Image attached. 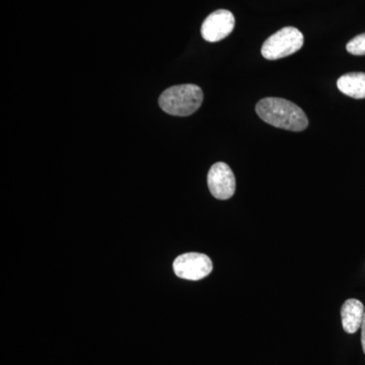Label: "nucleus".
Masks as SVG:
<instances>
[{
    "label": "nucleus",
    "instance_id": "1",
    "mask_svg": "<svg viewBox=\"0 0 365 365\" xmlns=\"http://www.w3.org/2000/svg\"><path fill=\"white\" fill-rule=\"evenodd\" d=\"M256 112L266 123L284 130L300 132L309 126L306 113L285 98H263L257 104Z\"/></svg>",
    "mask_w": 365,
    "mask_h": 365
},
{
    "label": "nucleus",
    "instance_id": "2",
    "mask_svg": "<svg viewBox=\"0 0 365 365\" xmlns=\"http://www.w3.org/2000/svg\"><path fill=\"white\" fill-rule=\"evenodd\" d=\"M203 102V91L195 85L172 86L160 95L158 104L173 116L186 117L195 113Z\"/></svg>",
    "mask_w": 365,
    "mask_h": 365
},
{
    "label": "nucleus",
    "instance_id": "3",
    "mask_svg": "<svg viewBox=\"0 0 365 365\" xmlns=\"http://www.w3.org/2000/svg\"><path fill=\"white\" fill-rule=\"evenodd\" d=\"M304 42V35L299 30L294 26H285L264 42L261 53L268 60L285 58L299 51Z\"/></svg>",
    "mask_w": 365,
    "mask_h": 365
},
{
    "label": "nucleus",
    "instance_id": "4",
    "mask_svg": "<svg viewBox=\"0 0 365 365\" xmlns=\"http://www.w3.org/2000/svg\"><path fill=\"white\" fill-rule=\"evenodd\" d=\"M178 277L187 280H200L212 272L210 258L200 253H187L178 257L173 264Z\"/></svg>",
    "mask_w": 365,
    "mask_h": 365
},
{
    "label": "nucleus",
    "instance_id": "5",
    "mask_svg": "<svg viewBox=\"0 0 365 365\" xmlns=\"http://www.w3.org/2000/svg\"><path fill=\"white\" fill-rule=\"evenodd\" d=\"M207 182L211 194L220 200L234 196L235 178L232 169L225 163H216L208 173Z\"/></svg>",
    "mask_w": 365,
    "mask_h": 365
},
{
    "label": "nucleus",
    "instance_id": "6",
    "mask_svg": "<svg viewBox=\"0 0 365 365\" xmlns=\"http://www.w3.org/2000/svg\"><path fill=\"white\" fill-rule=\"evenodd\" d=\"M235 16L227 9H218L204 21L201 34L204 40L215 43L227 38L234 31Z\"/></svg>",
    "mask_w": 365,
    "mask_h": 365
},
{
    "label": "nucleus",
    "instance_id": "7",
    "mask_svg": "<svg viewBox=\"0 0 365 365\" xmlns=\"http://www.w3.org/2000/svg\"><path fill=\"white\" fill-rule=\"evenodd\" d=\"M364 307L359 299L346 300L341 307V319L346 333L354 334L361 328L364 316Z\"/></svg>",
    "mask_w": 365,
    "mask_h": 365
},
{
    "label": "nucleus",
    "instance_id": "8",
    "mask_svg": "<svg viewBox=\"0 0 365 365\" xmlns=\"http://www.w3.org/2000/svg\"><path fill=\"white\" fill-rule=\"evenodd\" d=\"M341 93L353 98H365L364 72H350L337 81Z\"/></svg>",
    "mask_w": 365,
    "mask_h": 365
},
{
    "label": "nucleus",
    "instance_id": "9",
    "mask_svg": "<svg viewBox=\"0 0 365 365\" xmlns=\"http://www.w3.org/2000/svg\"><path fill=\"white\" fill-rule=\"evenodd\" d=\"M346 49L350 54L355 55V56H364L365 55V33L356 36L349 41L346 46Z\"/></svg>",
    "mask_w": 365,
    "mask_h": 365
},
{
    "label": "nucleus",
    "instance_id": "10",
    "mask_svg": "<svg viewBox=\"0 0 365 365\" xmlns=\"http://www.w3.org/2000/svg\"><path fill=\"white\" fill-rule=\"evenodd\" d=\"M361 343H362V348H364V352L365 354V311H364V319H362V324H361Z\"/></svg>",
    "mask_w": 365,
    "mask_h": 365
}]
</instances>
